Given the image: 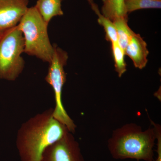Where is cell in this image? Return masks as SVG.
<instances>
[{
	"instance_id": "cell-1",
	"label": "cell",
	"mask_w": 161,
	"mask_h": 161,
	"mask_svg": "<svg viewBox=\"0 0 161 161\" xmlns=\"http://www.w3.org/2000/svg\"><path fill=\"white\" fill-rule=\"evenodd\" d=\"M53 108L38 113L18 130L16 145L21 161H40L44 150L69 132L53 115Z\"/></svg>"
},
{
	"instance_id": "cell-2",
	"label": "cell",
	"mask_w": 161,
	"mask_h": 161,
	"mask_svg": "<svg viewBox=\"0 0 161 161\" xmlns=\"http://www.w3.org/2000/svg\"><path fill=\"white\" fill-rule=\"evenodd\" d=\"M155 140L153 127L143 131L136 124H128L113 131L108 147L115 159L153 161Z\"/></svg>"
},
{
	"instance_id": "cell-3",
	"label": "cell",
	"mask_w": 161,
	"mask_h": 161,
	"mask_svg": "<svg viewBox=\"0 0 161 161\" xmlns=\"http://www.w3.org/2000/svg\"><path fill=\"white\" fill-rule=\"evenodd\" d=\"M48 25L34 6L28 8L18 26L24 38V53L49 63L54 49L48 36Z\"/></svg>"
},
{
	"instance_id": "cell-4",
	"label": "cell",
	"mask_w": 161,
	"mask_h": 161,
	"mask_svg": "<svg viewBox=\"0 0 161 161\" xmlns=\"http://www.w3.org/2000/svg\"><path fill=\"white\" fill-rule=\"evenodd\" d=\"M24 38L18 25L0 34V79L14 81L22 74L25 61Z\"/></svg>"
},
{
	"instance_id": "cell-5",
	"label": "cell",
	"mask_w": 161,
	"mask_h": 161,
	"mask_svg": "<svg viewBox=\"0 0 161 161\" xmlns=\"http://www.w3.org/2000/svg\"><path fill=\"white\" fill-rule=\"evenodd\" d=\"M53 53L45 77V80L52 87L54 93L55 106L53 115L56 119L65 125L70 132L74 133L77 126L67 113L62 100V91L66 80L64 67L68 60V54L56 44H53Z\"/></svg>"
},
{
	"instance_id": "cell-6",
	"label": "cell",
	"mask_w": 161,
	"mask_h": 161,
	"mask_svg": "<svg viewBox=\"0 0 161 161\" xmlns=\"http://www.w3.org/2000/svg\"><path fill=\"white\" fill-rule=\"evenodd\" d=\"M40 161H85L78 142L68 132L43 151Z\"/></svg>"
},
{
	"instance_id": "cell-7",
	"label": "cell",
	"mask_w": 161,
	"mask_h": 161,
	"mask_svg": "<svg viewBox=\"0 0 161 161\" xmlns=\"http://www.w3.org/2000/svg\"><path fill=\"white\" fill-rule=\"evenodd\" d=\"M28 3L29 0H0V34L17 26Z\"/></svg>"
},
{
	"instance_id": "cell-8",
	"label": "cell",
	"mask_w": 161,
	"mask_h": 161,
	"mask_svg": "<svg viewBox=\"0 0 161 161\" xmlns=\"http://www.w3.org/2000/svg\"><path fill=\"white\" fill-rule=\"evenodd\" d=\"M147 43L138 34L134 33L125 50V55L132 60L136 68L142 69L147 65L149 52Z\"/></svg>"
},
{
	"instance_id": "cell-9",
	"label": "cell",
	"mask_w": 161,
	"mask_h": 161,
	"mask_svg": "<svg viewBox=\"0 0 161 161\" xmlns=\"http://www.w3.org/2000/svg\"><path fill=\"white\" fill-rule=\"evenodd\" d=\"M62 0H37L35 7L47 24L53 18L63 15Z\"/></svg>"
},
{
	"instance_id": "cell-10",
	"label": "cell",
	"mask_w": 161,
	"mask_h": 161,
	"mask_svg": "<svg viewBox=\"0 0 161 161\" xmlns=\"http://www.w3.org/2000/svg\"><path fill=\"white\" fill-rule=\"evenodd\" d=\"M101 14L113 22L119 18L128 19L125 0H102Z\"/></svg>"
},
{
	"instance_id": "cell-11",
	"label": "cell",
	"mask_w": 161,
	"mask_h": 161,
	"mask_svg": "<svg viewBox=\"0 0 161 161\" xmlns=\"http://www.w3.org/2000/svg\"><path fill=\"white\" fill-rule=\"evenodd\" d=\"M128 21L126 19L119 18L113 22L117 31L118 43L124 51L135 33L129 27Z\"/></svg>"
},
{
	"instance_id": "cell-12",
	"label": "cell",
	"mask_w": 161,
	"mask_h": 161,
	"mask_svg": "<svg viewBox=\"0 0 161 161\" xmlns=\"http://www.w3.org/2000/svg\"><path fill=\"white\" fill-rule=\"evenodd\" d=\"M98 17V23L103 27L105 32L106 40L111 43L118 42L117 31L114 23L101 14L98 7L93 9Z\"/></svg>"
},
{
	"instance_id": "cell-13",
	"label": "cell",
	"mask_w": 161,
	"mask_h": 161,
	"mask_svg": "<svg viewBox=\"0 0 161 161\" xmlns=\"http://www.w3.org/2000/svg\"><path fill=\"white\" fill-rule=\"evenodd\" d=\"M128 14L144 9H160L161 0H125Z\"/></svg>"
},
{
	"instance_id": "cell-14",
	"label": "cell",
	"mask_w": 161,
	"mask_h": 161,
	"mask_svg": "<svg viewBox=\"0 0 161 161\" xmlns=\"http://www.w3.org/2000/svg\"><path fill=\"white\" fill-rule=\"evenodd\" d=\"M112 54L115 62V71L120 78L127 71L125 59V51L117 42L112 43Z\"/></svg>"
},
{
	"instance_id": "cell-15",
	"label": "cell",
	"mask_w": 161,
	"mask_h": 161,
	"mask_svg": "<svg viewBox=\"0 0 161 161\" xmlns=\"http://www.w3.org/2000/svg\"><path fill=\"white\" fill-rule=\"evenodd\" d=\"M151 123L153 125L155 131L156 139H157V158L153 161H161V127L160 125L155 123L150 119Z\"/></svg>"
},
{
	"instance_id": "cell-16",
	"label": "cell",
	"mask_w": 161,
	"mask_h": 161,
	"mask_svg": "<svg viewBox=\"0 0 161 161\" xmlns=\"http://www.w3.org/2000/svg\"><path fill=\"white\" fill-rule=\"evenodd\" d=\"M87 1L88 2L90 5H91L92 9H94V8H95V7H96V6H97V5L94 3L93 0H87Z\"/></svg>"
}]
</instances>
